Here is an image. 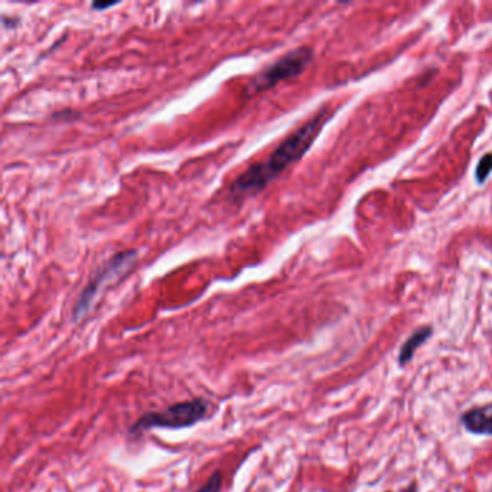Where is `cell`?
<instances>
[{"label":"cell","mask_w":492,"mask_h":492,"mask_svg":"<svg viewBox=\"0 0 492 492\" xmlns=\"http://www.w3.org/2000/svg\"><path fill=\"white\" fill-rule=\"evenodd\" d=\"M329 118L331 115L327 108L321 110L310 120L283 139L265 160L247 168L229 184L227 192L228 199L231 202H244L263 192L289 166L299 162L306 155Z\"/></svg>","instance_id":"obj_1"},{"label":"cell","mask_w":492,"mask_h":492,"mask_svg":"<svg viewBox=\"0 0 492 492\" xmlns=\"http://www.w3.org/2000/svg\"><path fill=\"white\" fill-rule=\"evenodd\" d=\"M137 258V250H123L113 254L107 262H104L93 273L90 282L85 284L82 292L80 294L72 308V320L75 322L82 321L84 317L93 310L104 289L118 283L120 279L127 276L134 267Z\"/></svg>","instance_id":"obj_2"},{"label":"cell","mask_w":492,"mask_h":492,"mask_svg":"<svg viewBox=\"0 0 492 492\" xmlns=\"http://www.w3.org/2000/svg\"><path fill=\"white\" fill-rule=\"evenodd\" d=\"M208 409L210 403L206 398L179 401L162 412L143 415L130 427V435H140L151 429H187L204 420L208 415Z\"/></svg>","instance_id":"obj_3"},{"label":"cell","mask_w":492,"mask_h":492,"mask_svg":"<svg viewBox=\"0 0 492 492\" xmlns=\"http://www.w3.org/2000/svg\"><path fill=\"white\" fill-rule=\"evenodd\" d=\"M313 60V51L309 46H298L287 53L282 55L279 60L257 72L247 85L250 94H258L267 92L284 80H291L301 75Z\"/></svg>","instance_id":"obj_4"},{"label":"cell","mask_w":492,"mask_h":492,"mask_svg":"<svg viewBox=\"0 0 492 492\" xmlns=\"http://www.w3.org/2000/svg\"><path fill=\"white\" fill-rule=\"evenodd\" d=\"M462 420H464V424L472 433L492 435V403L467 412Z\"/></svg>","instance_id":"obj_5"},{"label":"cell","mask_w":492,"mask_h":492,"mask_svg":"<svg viewBox=\"0 0 492 492\" xmlns=\"http://www.w3.org/2000/svg\"><path fill=\"white\" fill-rule=\"evenodd\" d=\"M430 335H431V329L429 327L419 328L406 342H404V345L401 346V351H400V364L404 365L409 360H412L415 351Z\"/></svg>","instance_id":"obj_6"},{"label":"cell","mask_w":492,"mask_h":492,"mask_svg":"<svg viewBox=\"0 0 492 492\" xmlns=\"http://www.w3.org/2000/svg\"><path fill=\"white\" fill-rule=\"evenodd\" d=\"M492 172V153H486L479 160L477 169H475V178L478 184H484Z\"/></svg>","instance_id":"obj_7"},{"label":"cell","mask_w":492,"mask_h":492,"mask_svg":"<svg viewBox=\"0 0 492 492\" xmlns=\"http://www.w3.org/2000/svg\"><path fill=\"white\" fill-rule=\"evenodd\" d=\"M221 486H222V475L220 472H214L208 479V482L204 486H201L196 492H220Z\"/></svg>","instance_id":"obj_8"},{"label":"cell","mask_w":492,"mask_h":492,"mask_svg":"<svg viewBox=\"0 0 492 492\" xmlns=\"http://www.w3.org/2000/svg\"><path fill=\"white\" fill-rule=\"evenodd\" d=\"M115 5H118V4H93L92 5V8L94 9V11H104V9H108V8H113V6H115Z\"/></svg>","instance_id":"obj_9"}]
</instances>
